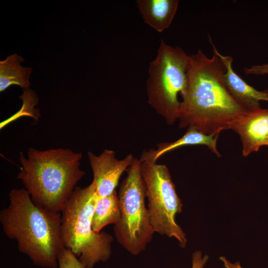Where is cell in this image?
<instances>
[{"label": "cell", "instance_id": "cell-18", "mask_svg": "<svg viewBox=\"0 0 268 268\" xmlns=\"http://www.w3.org/2000/svg\"><path fill=\"white\" fill-rule=\"evenodd\" d=\"M208 258L207 255L202 256L201 251H196L192 256V268H203Z\"/></svg>", "mask_w": 268, "mask_h": 268}, {"label": "cell", "instance_id": "cell-12", "mask_svg": "<svg viewBox=\"0 0 268 268\" xmlns=\"http://www.w3.org/2000/svg\"><path fill=\"white\" fill-rule=\"evenodd\" d=\"M137 6L144 21L159 32L170 25L177 12L178 0H137Z\"/></svg>", "mask_w": 268, "mask_h": 268}, {"label": "cell", "instance_id": "cell-15", "mask_svg": "<svg viewBox=\"0 0 268 268\" xmlns=\"http://www.w3.org/2000/svg\"><path fill=\"white\" fill-rule=\"evenodd\" d=\"M19 97L22 101L21 109L14 115L1 122L0 125V129L8 124L24 116L31 117L36 121H38L40 116L39 110L35 108L34 106L38 103L39 98L35 91L29 88L24 89L23 93Z\"/></svg>", "mask_w": 268, "mask_h": 268}, {"label": "cell", "instance_id": "cell-14", "mask_svg": "<svg viewBox=\"0 0 268 268\" xmlns=\"http://www.w3.org/2000/svg\"><path fill=\"white\" fill-rule=\"evenodd\" d=\"M121 218L119 197L116 191L103 197L98 196L92 219V227L96 233L109 224H116Z\"/></svg>", "mask_w": 268, "mask_h": 268}, {"label": "cell", "instance_id": "cell-19", "mask_svg": "<svg viewBox=\"0 0 268 268\" xmlns=\"http://www.w3.org/2000/svg\"><path fill=\"white\" fill-rule=\"evenodd\" d=\"M219 260L223 263L224 268H243L240 265V262L232 263L224 256H220Z\"/></svg>", "mask_w": 268, "mask_h": 268}, {"label": "cell", "instance_id": "cell-1", "mask_svg": "<svg viewBox=\"0 0 268 268\" xmlns=\"http://www.w3.org/2000/svg\"><path fill=\"white\" fill-rule=\"evenodd\" d=\"M226 67L213 52L208 58L201 50L190 56L187 88L180 95L179 128L193 127L205 134H219L248 112L232 97L224 83Z\"/></svg>", "mask_w": 268, "mask_h": 268}, {"label": "cell", "instance_id": "cell-8", "mask_svg": "<svg viewBox=\"0 0 268 268\" xmlns=\"http://www.w3.org/2000/svg\"><path fill=\"white\" fill-rule=\"evenodd\" d=\"M87 154L93 175L92 182L99 197L107 196L115 191L121 175L135 158L129 154L119 160L115 157V151L107 149L98 156L91 152Z\"/></svg>", "mask_w": 268, "mask_h": 268}, {"label": "cell", "instance_id": "cell-9", "mask_svg": "<svg viewBox=\"0 0 268 268\" xmlns=\"http://www.w3.org/2000/svg\"><path fill=\"white\" fill-rule=\"evenodd\" d=\"M208 39L212 47L213 52L221 59L226 67L222 79L225 86L234 100L248 113L260 108L261 101L268 102V89L259 90L248 84L233 69V58L230 56L221 55L210 36Z\"/></svg>", "mask_w": 268, "mask_h": 268}, {"label": "cell", "instance_id": "cell-5", "mask_svg": "<svg viewBox=\"0 0 268 268\" xmlns=\"http://www.w3.org/2000/svg\"><path fill=\"white\" fill-rule=\"evenodd\" d=\"M190 56L181 48L161 40L157 56L150 63L146 81L148 103L169 125L178 119L180 95L186 90Z\"/></svg>", "mask_w": 268, "mask_h": 268}, {"label": "cell", "instance_id": "cell-2", "mask_svg": "<svg viewBox=\"0 0 268 268\" xmlns=\"http://www.w3.org/2000/svg\"><path fill=\"white\" fill-rule=\"evenodd\" d=\"M9 203L0 212L4 234L17 242L18 250L42 268H57L65 248L61 235V213L47 210L32 201L25 189H14Z\"/></svg>", "mask_w": 268, "mask_h": 268}, {"label": "cell", "instance_id": "cell-11", "mask_svg": "<svg viewBox=\"0 0 268 268\" xmlns=\"http://www.w3.org/2000/svg\"><path fill=\"white\" fill-rule=\"evenodd\" d=\"M219 134H205L195 128L189 127L186 133L178 139L171 142L160 143L156 150L144 151L139 161H148L156 162L164 154L177 148L186 145H204L218 157L221 156L216 148V141Z\"/></svg>", "mask_w": 268, "mask_h": 268}, {"label": "cell", "instance_id": "cell-6", "mask_svg": "<svg viewBox=\"0 0 268 268\" xmlns=\"http://www.w3.org/2000/svg\"><path fill=\"white\" fill-rule=\"evenodd\" d=\"M140 162L134 158L127 169L119 193L120 220L114 225L118 242L133 255L145 250L155 233L145 204V187L140 170Z\"/></svg>", "mask_w": 268, "mask_h": 268}, {"label": "cell", "instance_id": "cell-7", "mask_svg": "<svg viewBox=\"0 0 268 268\" xmlns=\"http://www.w3.org/2000/svg\"><path fill=\"white\" fill-rule=\"evenodd\" d=\"M140 172L145 187L148 210L154 232L175 238L182 248L186 247V234L176 221L183 203L178 196L167 167L156 162H140Z\"/></svg>", "mask_w": 268, "mask_h": 268}, {"label": "cell", "instance_id": "cell-13", "mask_svg": "<svg viewBox=\"0 0 268 268\" xmlns=\"http://www.w3.org/2000/svg\"><path fill=\"white\" fill-rule=\"evenodd\" d=\"M24 61L23 58L14 54L0 61V92H3L11 85L29 88V78L32 69L20 65Z\"/></svg>", "mask_w": 268, "mask_h": 268}, {"label": "cell", "instance_id": "cell-10", "mask_svg": "<svg viewBox=\"0 0 268 268\" xmlns=\"http://www.w3.org/2000/svg\"><path fill=\"white\" fill-rule=\"evenodd\" d=\"M241 139L242 154L247 156L265 145L268 136V108H261L248 112L232 129Z\"/></svg>", "mask_w": 268, "mask_h": 268}, {"label": "cell", "instance_id": "cell-3", "mask_svg": "<svg viewBox=\"0 0 268 268\" xmlns=\"http://www.w3.org/2000/svg\"><path fill=\"white\" fill-rule=\"evenodd\" d=\"M82 157L81 153L69 149L30 148L27 157L22 152L19 154L21 167L17 178L35 204L61 213L75 186L85 174L79 167Z\"/></svg>", "mask_w": 268, "mask_h": 268}, {"label": "cell", "instance_id": "cell-16", "mask_svg": "<svg viewBox=\"0 0 268 268\" xmlns=\"http://www.w3.org/2000/svg\"><path fill=\"white\" fill-rule=\"evenodd\" d=\"M58 263L59 268H85L71 251L64 248L60 252Z\"/></svg>", "mask_w": 268, "mask_h": 268}, {"label": "cell", "instance_id": "cell-20", "mask_svg": "<svg viewBox=\"0 0 268 268\" xmlns=\"http://www.w3.org/2000/svg\"><path fill=\"white\" fill-rule=\"evenodd\" d=\"M265 145L268 146V136L266 139V140L265 141Z\"/></svg>", "mask_w": 268, "mask_h": 268}, {"label": "cell", "instance_id": "cell-4", "mask_svg": "<svg viewBox=\"0 0 268 268\" xmlns=\"http://www.w3.org/2000/svg\"><path fill=\"white\" fill-rule=\"evenodd\" d=\"M98 196L92 182L76 187L61 211V235L65 248L69 249L85 268L106 262L111 253L113 237L105 232H95L92 219Z\"/></svg>", "mask_w": 268, "mask_h": 268}, {"label": "cell", "instance_id": "cell-17", "mask_svg": "<svg viewBox=\"0 0 268 268\" xmlns=\"http://www.w3.org/2000/svg\"><path fill=\"white\" fill-rule=\"evenodd\" d=\"M244 71L246 74L265 75H268V63L265 64L254 65L245 67Z\"/></svg>", "mask_w": 268, "mask_h": 268}]
</instances>
